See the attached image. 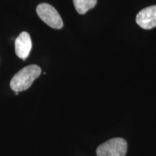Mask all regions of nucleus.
Wrapping results in <instances>:
<instances>
[{
    "label": "nucleus",
    "mask_w": 156,
    "mask_h": 156,
    "mask_svg": "<svg viewBox=\"0 0 156 156\" xmlns=\"http://www.w3.org/2000/svg\"><path fill=\"white\" fill-rule=\"evenodd\" d=\"M41 73V69L38 65L31 64L27 66L13 76L10 81V87L15 93L26 90Z\"/></svg>",
    "instance_id": "obj_1"
},
{
    "label": "nucleus",
    "mask_w": 156,
    "mask_h": 156,
    "mask_svg": "<svg viewBox=\"0 0 156 156\" xmlns=\"http://www.w3.org/2000/svg\"><path fill=\"white\" fill-rule=\"evenodd\" d=\"M127 142L121 137L113 138L103 142L96 150L97 156H125Z\"/></svg>",
    "instance_id": "obj_2"
},
{
    "label": "nucleus",
    "mask_w": 156,
    "mask_h": 156,
    "mask_svg": "<svg viewBox=\"0 0 156 156\" xmlns=\"http://www.w3.org/2000/svg\"><path fill=\"white\" fill-rule=\"evenodd\" d=\"M38 17L51 28L61 29L63 27V21L57 10L53 6L47 3H41L36 7Z\"/></svg>",
    "instance_id": "obj_3"
},
{
    "label": "nucleus",
    "mask_w": 156,
    "mask_h": 156,
    "mask_svg": "<svg viewBox=\"0 0 156 156\" xmlns=\"http://www.w3.org/2000/svg\"><path fill=\"white\" fill-rule=\"evenodd\" d=\"M136 22L140 27L145 30L156 27V5L142 9L136 15Z\"/></svg>",
    "instance_id": "obj_4"
},
{
    "label": "nucleus",
    "mask_w": 156,
    "mask_h": 156,
    "mask_svg": "<svg viewBox=\"0 0 156 156\" xmlns=\"http://www.w3.org/2000/svg\"><path fill=\"white\" fill-rule=\"evenodd\" d=\"M15 46L16 55L21 59H26L28 57L32 48V41L28 33H21L15 40Z\"/></svg>",
    "instance_id": "obj_5"
},
{
    "label": "nucleus",
    "mask_w": 156,
    "mask_h": 156,
    "mask_svg": "<svg viewBox=\"0 0 156 156\" xmlns=\"http://www.w3.org/2000/svg\"><path fill=\"white\" fill-rule=\"evenodd\" d=\"M73 3L77 12L84 15L96 5L97 0H73Z\"/></svg>",
    "instance_id": "obj_6"
}]
</instances>
